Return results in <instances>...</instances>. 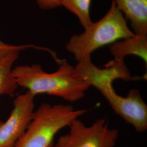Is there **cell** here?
I'll list each match as a JSON object with an SVG mask.
<instances>
[{"mask_svg":"<svg viewBox=\"0 0 147 147\" xmlns=\"http://www.w3.org/2000/svg\"><path fill=\"white\" fill-rule=\"evenodd\" d=\"M12 72L18 86L35 96L47 94L74 102L84 98L86 92L90 87L66 61L51 73L45 71L39 64L17 66Z\"/></svg>","mask_w":147,"mask_h":147,"instance_id":"1","label":"cell"},{"mask_svg":"<svg viewBox=\"0 0 147 147\" xmlns=\"http://www.w3.org/2000/svg\"><path fill=\"white\" fill-rule=\"evenodd\" d=\"M134 35L127 26L126 18L112 0L109 10L103 18L93 22L82 33L72 36L66 44L65 49L78 62L91 56L100 47Z\"/></svg>","mask_w":147,"mask_h":147,"instance_id":"2","label":"cell"},{"mask_svg":"<svg viewBox=\"0 0 147 147\" xmlns=\"http://www.w3.org/2000/svg\"><path fill=\"white\" fill-rule=\"evenodd\" d=\"M88 111L75 110L71 105L42 103L34 111L31 121L15 147H53L58 132Z\"/></svg>","mask_w":147,"mask_h":147,"instance_id":"3","label":"cell"},{"mask_svg":"<svg viewBox=\"0 0 147 147\" xmlns=\"http://www.w3.org/2000/svg\"><path fill=\"white\" fill-rule=\"evenodd\" d=\"M69 127V132L58 138L55 147H114L119 136L118 130L108 127L105 117L89 126L76 119Z\"/></svg>","mask_w":147,"mask_h":147,"instance_id":"4","label":"cell"},{"mask_svg":"<svg viewBox=\"0 0 147 147\" xmlns=\"http://www.w3.org/2000/svg\"><path fill=\"white\" fill-rule=\"evenodd\" d=\"M98 89L107 101L112 110L130 124L138 133L147 129V105L137 89L129 90L125 96L117 93L112 84H105Z\"/></svg>","mask_w":147,"mask_h":147,"instance_id":"5","label":"cell"},{"mask_svg":"<svg viewBox=\"0 0 147 147\" xmlns=\"http://www.w3.org/2000/svg\"><path fill=\"white\" fill-rule=\"evenodd\" d=\"M34 98L27 91L15 98L9 117L5 121H0V147H15L26 131L34 114Z\"/></svg>","mask_w":147,"mask_h":147,"instance_id":"6","label":"cell"},{"mask_svg":"<svg viewBox=\"0 0 147 147\" xmlns=\"http://www.w3.org/2000/svg\"><path fill=\"white\" fill-rule=\"evenodd\" d=\"M74 68L81 79L96 89L105 84H113L117 80L130 81L134 79L124 60L113 59L104 68H100L92 62L91 56H88L79 61Z\"/></svg>","mask_w":147,"mask_h":147,"instance_id":"7","label":"cell"},{"mask_svg":"<svg viewBox=\"0 0 147 147\" xmlns=\"http://www.w3.org/2000/svg\"><path fill=\"white\" fill-rule=\"evenodd\" d=\"M135 34L147 36V0H114Z\"/></svg>","mask_w":147,"mask_h":147,"instance_id":"8","label":"cell"},{"mask_svg":"<svg viewBox=\"0 0 147 147\" xmlns=\"http://www.w3.org/2000/svg\"><path fill=\"white\" fill-rule=\"evenodd\" d=\"M110 52L114 59L124 60L129 55L141 58L147 64V36L135 34L133 37L117 41L110 45Z\"/></svg>","mask_w":147,"mask_h":147,"instance_id":"9","label":"cell"},{"mask_svg":"<svg viewBox=\"0 0 147 147\" xmlns=\"http://www.w3.org/2000/svg\"><path fill=\"white\" fill-rule=\"evenodd\" d=\"M20 51L10 53L0 59V96H14L19 87L13 74V66L19 57Z\"/></svg>","mask_w":147,"mask_h":147,"instance_id":"10","label":"cell"},{"mask_svg":"<svg viewBox=\"0 0 147 147\" xmlns=\"http://www.w3.org/2000/svg\"><path fill=\"white\" fill-rule=\"evenodd\" d=\"M92 0H60V5L76 16L84 30L93 23L90 9Z\"/></svg>","mask_w":147,"mask_h":147,"instance_id":"11","label":"cell"},{"mask_svg":"<svg viewBox=\"0 0 147 147\" xmlns=\"http://www.w3.org/2000/svg\"><path fill=\"white\" fill-rule=\"evenodd\" d=\"M33 48L39 50H42L44 51H47L49 53L53 58H56L57 56L56 53H55L52 50L47 48V47H37L34 45H14L8 44L5 42H3L0 39V59L5 57L7 55L9 54L10 53L14 51H21L22 50H25L27 49Z\"/></svg>","mask_w":147,"mask_h":147,"instance_id":"12","label":"cell"},{"mask_svg":"<svg viewBox=\"0 0 147 147\" xmlns=\"http://www.w3.org/2000/svg\"><path fill=\"white\" fill-rule=\"evenodd\" d=\"M38 7L44 10L56 8L60 5V0H36Z\"/></svg>","mask_w":147,"mask_h":147,"instance_id":"13","label":"cell"}]
</instances>
